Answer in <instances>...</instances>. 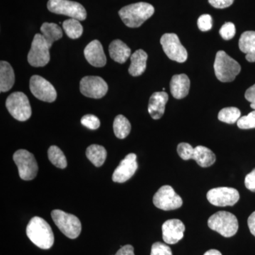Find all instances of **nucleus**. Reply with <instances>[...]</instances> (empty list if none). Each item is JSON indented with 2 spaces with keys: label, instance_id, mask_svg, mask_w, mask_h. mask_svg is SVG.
<instances>
[{
  "label": "nucleus",
  "instance_id": "1",
  "mask_svg": "<svg viewBox=\"0 0 255 255\" xmlns=\"http://www.w3.org/2000/svg\"><path fill=\"white\" fill-rule=\"evenodd\" d=\"M30 241L38 248L48 250L54 244V235L48 223L41 217H33L26 228Z\"/></svg>",
  "mask_w": 255,
  "mask_h": 255
},
{
  "label": "nucleus",
  "instance_id": "2",
  "mask_svg": "<svg viewBox=\"0 0 255 255\" xmlns=\"http://www.w3.org/2000/svg\"><path fill=\"white\" fill-rule=\"evenodd\" d=\"M155 12L153 6L148 3L137 2L127 5L119 11V16L128 27L137 28Z\"/></svg>",
  "mask_w": 255,
  "mask_h": 255
},
{
  "label": "nucleus",
  "instance_id": "3",
  "mask_svg": "<svg viewBox=\"0 0 255 255\" xmlns=\"http://www.w3.org/2000/svg\"><path fill=\"white\" fill-rule=\"evenodd\" d=\"M214 71L219 81L231 82L241 73V66L226 52L219 50L215 59Z\"/></svg>",
  "mask_w": 255,
  "mask_h": 255
},
{
  "label": "nucleus",
  "instance_id": "4",
  "mask_svg": "<svg viewBox=\"0 0 255 255\" xmlns=\"http://www.w3.org/2000/svg\"><path fill=\"white\" fill-rule=\"evenodd\" d=\"M208 226L225 238L235 236L239 227L236 216L227 211H219L212 215L208 221Z\"/></svg>",
  "mask_w": 255,
  "mask_h": 255
},
{
  "label": "nucleus",
  "instance_id": "5",
  "mask_svg": "<svg viewBox=\"0 0 255 255\" xmlns=\"http://www.w3.org/2000/svg\"><path fill=\"white\" fill-rule=\"evenodd\" d=\"M51 217L57 227L66 237L75 239L80 236L82 225L80 219L73 214L64 212L61 210H53Z\"/></svg>",
  "mask_w": 255,
  "mask_h": 255
},
{
  "label": "nucleus",
  "instance_id": "6",
  "mask_svg": "<svg viewBox=\"0 0 255 255\" xmlns=\"http://www.w3.org/2000/svg\"><path fill=\"white\" fill-rule=\"evenodd\" d=\"M8 112L16 120L27 121L31 117V107L27 96L23 92H16L11 94L6 101Z\"/></svg>",
  "mask_w": 255,
  "mask_h": 255
},
{
  "label": "nucleus",
  "instance_id": "7",
  "mask_svg": "<svg viewBox=\"0 0 255 255\" xmlns=\"http://www.w3.org/2000/svg\"><path fill=\"white\" fill-rule=\"evenodd\" d=\"M47 7L51 12L65 15L79 21H84L87 18V11L80 3L70 0H49Z\"/></svg>",
  "mask_w": 255,
  "mask_h": 255
},
{
  "label": "nucleus",
  "instance_id": "8",
  "mask_svg": "<svg viewBox=\"0 0 255 255\" xmlns=\"http://www.w3.org/2000/svg\"><path fill=\"white\" fill-rule=\"evenodd\" d=\"M50 48L43 35L36 33L28 54V63L35 68L46 66L50 61Z\"/></svg>",
  "mask_w": 255,
  "mask_h": 255
},
{
  "label": "nucleus",
  "instance_id": "9",
  "mask_svg": "<svg viewBox=\"0 0 255 255\" xmlns=\"http://www.w3.org/2000/svg\"><path fill=\"white\" fill-rule=\"evenodd\" d=\"M18 167V174L23 180L29 181L34 179L38 173V164L34 156L26 150H18L13 156Z\"/></svg>",
  "mask_w": 255,
  "mask_h": 255
},
{
  "label": "nucleus",
  "instance_id": "10",
  "mask_svg": "<svg viewBox=\"0 0 255 255\" xmlns=\"http://www.w3.org/2000/svg\"><path fill=\"white\" fill-rule=\"evenodd\" d=\"M160 43L169 59L181 63L187 60V50L182 46L175 33H164L161 38Z\"/></svg>",
  "mask_w": 255,
  "mask_h": 255
},
{
  "label": "nucleus",
  "instance_id": "11",
  "mask_svg": "<svg viewBox=\"0 0 255 255\" xmlns=\"http://www.w3.org/2000/svg\"><path fill=\"white\" fill-rule=\"evenodd\" d=\"M153 204L156 207L163 211L179 209L183 201L171 186H162L153 196Z\"/></svg>",
  "mask_w": 255,
  "mask_h": 255
},
{
  "label": "nucleus",
  "instance_id": "12",
  "mask_svg": "<svg viewBox=\"0 0 255 255\" xmlns=\"http://www.w3.org/2000/svg\"><path fill=\"white\" fill-rule=\"evenodd\" d=\"M208 201L216 206H233L239 201L240 194L237 189L231 187H218L207 193Z\"/></svg>",
  "mask_w": 255,
  "mask_h": 255
},
{
  "label": "nucleus",
  "instance_id": "13",
  "mask_svg": "<svg viewBox=\"0 0 255 255\" xmlns=\"http://www.w3.org/2000/svg\"><path fill=\"white\" fill-rule=\"evenodd\" d=\"M30 90L35 97L43 102H54L57 98L56 90L50 82L39 75H33L30 79Z\"/></svg>",
  "mask_w": 255,
  "mask_h": 255
},
{
  "label": "nucleus",
  "instance_id": "14",
  "mask_svg": "<svg viewBox=\"0 0 255 255\" xmlns=\"http://www.w3.org/2000/svg\"><path fill=\"white\" fill-rule=\"evenodd\" d=\"M80 88L82 95L93 99L102 98L108 91L107 82L97 76H87L82 78Z\"/></svg>",
  "mask_w": 255,
  "mask_h": 255
},
{
  "label": "nucleus",
  "instance_id": "15",
  "mask_svg": "<svg viewBox=\"0 0 255 255\" xmlns=\"http://www.w3.org/2000/svg\"><path fill=\"white\" fill-rule=\"evenodd\" d=\"M138 167L137 156L135 154L130 153L120 162L114 171L112 180L114 182L124 183L134 175Z\"/></svg>",
  "mask_w": 255,
  "mask_h": 255
},
{
  "label": "nucleus",
  "instance_id": "16",
  "mask_svg": "<svg viewBox=\"0 0 255 255\" xmlns=\"http://www.w3.org/2000/svg\"><path fill=\"white\" fill-rule=\"evenodd\" d=\"M162 231L164 243L168 245H174L184 237L185 226L180 220H167L162 225Z\"/></svg>",
  "mask_w": 255,
  "mask_h": 255
},
{
  "label": "nucleus",
  "instance_id": "17",
  "mask_svg": "<svg viewBox=\"0 0 255 255\" xmlns=\"http://www.w3.org/2000/svg\"><path fill=\"white\" fill-rule=\"evenodd\" d=\"M84 54L88 63L96 68H102L107 64L103 47L98 40L90 42L85 48Z\"/></svg>",
  "mask_w": 255,
  "mask_h": 255
},
{
  "label": "nucleus",
  "instance_id": "18",
  "mask_svg": "<svg viewBox=\"0 0 255 255\" xmlns=\"http://www.w3.org/2000/svg\"><path fill=\"white\" fill-rule=\"evenodd\" d=\"M168 100V95L166 92H157L152 94L148 105V112L152 119L158 120L162 118Z\"/></svg>",
  "mask_w": 255,
  "mask_h": 255
},
{
  "label": "nucleus",
  "instance_id": "19",
  "mask_svg": "<svg viewBox=\"0 0 255 255\" xmlns=\"http://www.w3.org/2000/svg\"><path fill=\"white\" fill-rule=\"evenodd\" d=\"M190 80L185 74L175 75L170 82V91L172 96L177 100L184 98L189 94Z\"/></svg>",
  "mask_w": 255,
  "mask_h": 255
},
{
  "label": "nucleus",
  "instance_id": "20",
  "mask_svg": "<svg viewBox=\"0 0 255 255\" xmlns=\"http://www.w3.org/2000/svg\"><path fill=\"white\" fill-rule=\"evenodd\" d=\"M239 48L246 54V60L251 63L255 62V31L244 32L239 40Z\"/></svg>",
  "mask_w": 255,
  "mask_h": 255
},
{
  "label": "nucleus",
  "instance_id": "21",
  "mask_svg": "<svg viewBox=\"0 0 255 255\" xmlns=\"http://www.w3.org/2000/svg\"><path fill=\"white\" fill-rule=\"evenodd\" d=\"M111 58L119 63H124L128 59L131 54V50L121 40L117 39L112 41L110 45Z\"/></svg>",
  "mask_w": 255,
  "mask_h": 255
},
{
  "label": "nucleus",
  "instance_id": "22",
  "mask_svg": "<svg viewBox=\"0 0 255 255\" xmlns=\"http://www.w3.org/2000/svg\"><path fill=\"white\" fill-rule=\"evenodd\" d=\"M147 54L143 50L139 49L130 55V65L128 72L132 76L137 77L141 75L146 70Z\"/></svg>",
  "mask_w": 255,
  "mask_h": 255
},
{
  "label": "nucleus",
  "instance_id": "23",
  "mask_svg": "<svg viewBox=\"0 0 255 255\" xmlns=\"http://www.w3.org/2000/svg\"><path fill=\"white\" fill-rule=\"evenodd\" d=\"M15 76L14 70L9 63L1 61L0 63V91H9L14 86Z\"/></svg>",
  "mask_w": 255,
  "mask_h": 255
},
{
  "label": "nucleus",
  "instance_id": "24",
  "mask_svg": "<svg viewBox=\"0 0 255 255\" xmlns=\"http://www.w3.org/2000/svg\"><path fill=\"white\" fill-rule=\"evenodd\" d=\"M216 159L214 152L205 146L199 145L194 147L192 159H194L201 167H209L213 165Z\"/></svg>",
  "mask_w": 255,
  "mask_h": 255
},
{
  "label": "nucleus",
  "instance_id": "25",
  "mask_svg": "<svg viewBox=\"0 0 255 255\" xmlns=\"http://www.w3.org/2000/svg\"><path fill=\"white\" fill-rule=\"evenodd\" d=\"M41 31L43 38L50 47L52 46L55 41H58L63 37L62 28L56 23L48 22L43 23L41 27Z\"/></svg>",
  "mask_w": 255,
  "mask_h": 255
},
{
  "label": "nucleus",
  "instance_id": "26",
  "mask_svg": "<svg viewBox=\"0 0 255 255\" xmlns=\"http://www.w3.org/2000/svg\"><path fill=\"white\" fill-rule=\"evenodd\" d=\"M86 155L94 165L100 167L105 163L107 155V150L103 146L92 145L87 147Z\"/></svg>",
  "mask_w": 255,
  "mask_h": 255
},
{
  "label": "nucleus",
  "instance_id": "27",
  "mask_svg": "<svg viewBox=\"0 0 255 255\" xmlns=\"http://www.w3.org/2000/svg\"><path fill=\"white\" fill-rule=\"evenodd\" d=\"M113 127L114 134L119 139L126 138L131 130L130 122L123 115H118L116 117Z\"/></svg>",
  "mask_w": 255,
  "mask_h": 255
},
{
  "label": "nucleus",
  "instance_id": "28",
  "mask_svg": "<svg viewBox=\"0 0 255 255\" xmlns=\"http://www.w3.org/2000/svg\"><path fill=\"white\" fill-rule=\"evenodd\" d=\"M63 28L67 36L72 39H77L82 36L83 33L82 27L80 21L75 18H69L63 23Z\"/></svg>",
  "mask_w": 255,
  "mask_h": 255
},
{
  "label": "nucleus",
  "instance_id": "29",
  "mask_svg": "<svg viewBox=\"0 0 255 255\" xmlns=\"http://www.w3.org/2000/svg\"><path fill=\"white\" fill-rule=\"evenodd\" d=\"M48 159L55 167L65 169L67 167V159L63 151L55 145L50 146L48 151Z\"/></svg>",
  "mask_w": 255,
  "mask_h": 255
},
{
  "label": "nucleus",
  "instance_id": "30",
  "mask_svg": "<svg viewBox=\"0 0 255 255\" xmlns=\"http://www.w3.org/2000/svg\"><path fill=\"white\" fill-rule=\"evenodd\" d=\"M241 112L236 107H227L220 111L218 118L221 122L228 124H233L238 122L241 118Z\"/></svg>",
  "mask_w": 255,
  "mask_h": 255
},
{
  "label": "nucleus",
  "instance_id": "31",
  "mask_svg": "<svg viewBox=\"0 0 255 255\" xmlns=\"http://www.w3.org/2000/svg\"><path fill=\"white\" fill-rule=\"evenodd\" d=\"M238 127L241 129L255 128V110L248 116L241 117L237 122Z\"/></svg>",
  "mask_w": 255,
  "mask_h": 255
},
{
  "label": "nucleus",
  "instance_id": "32",
  "mask_svg": "<svg viewBox=\"0 0 255 255\" xmlns=\"http://www.w3.org/2000/svg\"><path fill=\"white\" fill-rule=\"evenodd\" d=\"M194 147L187 142H181L177 146L178 155L184 160L192 159Z\"/></svg>",
  "mask_w": 255,
  "mask_h": 255
},
{
  "label": "nucleus",
  "instance_id": "33",
  "mask_svg": "<svg viewBox=\"0 0 255 255\" xmlns=\"http://www.w3.org/2000/svg\"><path fill=\"white\" fill-rule=\"evenodd\" d=\"M81 123L84 127L90 130H97L100 127V121L98 117L92 114L84 116L81 119Z\"/></svg>",
  "mask_w": 255,
  "mask_h": 255
},
{
  "label": "nucleus",
  "instance_id": "34",
  "mask_svg": "<svg viewBox=\"0 0 255 255\" xmlns=\"http://www.w3.org/2000/svg\"><path fill=\"white\" fill-rule=\"evenodd\" d=\"M236 26L232 22H227L223 25L220 29L219 33L225 40L232 39L236 35Z\"/></svg>",
  "mask_w": 255,
  "mask_h": 255
},
{
  "label": "nucleus",
  "instance_id": "35",
  "mask_svg": "<svg viewBox=\"0 0 255 255\" xmlns=\"http://www.w3.org/2000/svg\"><path fill=\"white\" fill-rule=\"evenodd\" d=\"M150 255H172V250L167 245L157 242L152 245Z\"/></svg>",
  "mask_w": 255,
  "mask_h": 255
},
{
  "label": "nucleus",
  "instance_id": "36",
  "mask_svg": "<svg viewBox=\"0 0 255 255\" xmlns=\"http://www.w3.org/2000/svg\"><path fill=\"white\" fill-rule=\"evenodd\" d=\"M198 27L201 31H208L212 28L213 18L211 15L203 14L197 21Z\"/></svg>",
  "mask_w": 255,
  "mask_h": 255
},
{
  "label": "nucleus",
  "instance_id": "37",
  "mask_svg": "<svg viewBox=\"0 0 255 255\" xmlns=\"http://www.w3.org/2000/svg\"><path fill=\"white\" fill-rule=\"evenodd\" d=\"M234 0H209L211 6L216 9H225L233 4Z\"/></svg>",
  "mask_w": 255,
  "mask_h": 255
},
{
  "label": "nucleus",
  "instance_id": "38",
  "mask_svg": "<svg viewBox=\"0 0 255 255\" xmlns=\"http://www.w3.org/2000/svg\"><path fill=\"white\" fill-rule=\"evenodd\" d=\"M245 184L247 189L253 192H255V169L246 176Z\"/></svg>",
  "mask_w": 255,
  "mask_h": 255
},
{
  "label": "nucleus",
  "instance_id": "39",
  "mask_svg": "<svg viewBox=\"0 0 255 255\" xmlns=\"http://www.w3.org/2000/svg\"><path fill=\"white\" fill-rule=\"evenodd\" d=\"M245 97L248 102H251V108L255 110V84L247 90Z\"/></svg>",
  "mask_w": 255,
  "mask_h": 255
},
{
  "label": "nucleus",
  "instance_id": "40",
  "mask_svg": "<svg viewBox=\"0 0 255 255\" xmlns=\"http://www.w3.org/2000/svg\"><path fill=\"white\" fill-rule=\"evenodd\" d=\"M115 255H135L133 247L130 245L122 247Z\"/></svg>",
  "mask_w": 255,
  "mask_h": 255
},
{
  "label": "nucleus",
  "instance_id": "41",
  "mask_svg": "<svg viewBox=\"0 0 255 255\" xmlns=\"http://www.w3.org/2000/svg\"><path fill=\"white\" fill-rule=\"evenodd\" d=\"M248 224L251 233L255 237V211L248 218Z\"/></svg>",
  "mask_w": 255,
  "mask_h": 255
},
{
  "label": "nucleus",
  "instance_id": "42",
  "mask_svg": "<svg viewBox=\"0 0 255 255\" xmlns=\"http://www.w3.org/2000/svg\"><path fill=\"white\" fill-rule=\"evenodd\" d=\"M204 255H222L221 252L217 251V250H210V251L206 252Z\"/></svg>",
  "mask_w": 255,
  "mask_h": 255
}]
</instances>
